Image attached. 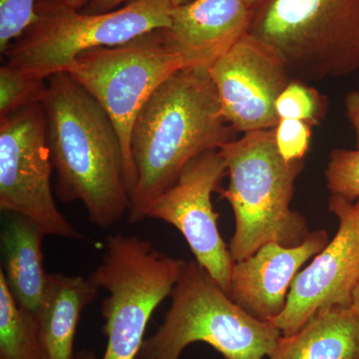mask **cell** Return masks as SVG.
<instances>
[{
  "mask_svg": "<svg viewBox=\"0 0 359 359\" xmlns=\"http://www.w3.org/2000/svg\"><path fill=\"white\" fill-rule=\"evenodd\" d=\"M327 107V97L302 80L294 78L283 89L276 103L278 120H301L313 127L323 119Z\"/></svg>",
  "mask_w": 359,
  "mask_h": 359,
  "instance_id": "obj_20",
  "label": "cell"
},
{
  "mask_svg": "<svg viewBox=\"0 0 359 359\" xmlns=\"http://www.w3.org/2000/svg\"><path fill=\"white\" fill-rule=\"evenodd\" d=\"M349 309H351L353 313L359 318V271L355 283H354L353 292H351Z\"/></svg>",
  "mask_w": 359,
  "mask_h": 359,
  "instance_id": "obj_27",
  "label": "cell"
},
{
  "mask_svg": "<svg viewBox=\"0 0 359 359\" xmlns=\"http://www.w3.org/2000/svg\"><path fill=\"white\" fill-rule=\"evenodd\" d=\"M48 82L44 78L6 63L0 68V118L43 102Z\"/></svg>",
  "mask_w": 359,
  "mask_h": 359,
  "instance_id": "obj_19",
  "label": "cell"
},
{
  "mask_svg": "<svg viewBox=\"0 0 359 359\" xmlns=\"http://www.w3.org/2000/svg\"><path fill=\"white\" fill-rule=\"evenodd\" d=\"M47 120L41 103L0 118V209L22 215L45 235L85 238L59 211L52 194Z\"/></svg>",
  "mask_w": 359,
  "mask_h": 359,
  "instance_id": "obj_9",
  "label": "cell"
},
{
  "mask_svg": "<svg viewBox=\"0 0 359 359\" xmlns=\"http://www.w3.org/2000/svg\"><path fill=\"white\" fill-rule=\"evenodd\" d=\"M39 0H0V52L6 53L39 18Z\"/></svg>",
  "mask_w": 359,
  "mask_h": 359,
  "instance_id": "obj_22",
  "label": "cell"
},
{
  "mask_svg": "<svg viewBox=\"0 0 359 359\" xmlns=\"http://www.w3.org/2000/svg\"><path fill=\"white\" fill-rule=\"evenodd\" d=\"M328 211L339 219V229L325 249L295 276L285 311L271 321L282 335L299 332L321 309L349 308L359 271V199L332 195Z\"/></svg>",
  "mask_w": 359,
  "mask_h": 359,
  "instance_id": "obj_11",
  "label": "cell"
},
{
  "mask_svg": "<svg viewBox=\"0 0 359 359\" xmlns=\"http://www.w3.org/2000/svg\"><path fill=\"white\" fill-rule=\"evenodd\" d=\"M244 1L247 2V4L252 8V7L256 6L259 2H261L262 0H244Z\"/></svg>",
  "mask_w": 359,
  "mask_h": 359,
  "instance_id": "obj_29",
  "label": "cell"
},
{
  "mask_svg": "<svg viewBox=\"0 0 359 359\" xmlns=\"http://www.w3.org/2000/svg\"><path fill=\"white\" fill-rule=\"evenodd\" d=\"M99 289L91 276L49 273L37 313L43 359H74L80 316L95 299Z\"/></svg>",
  "mask_w": 359,
  "mask_h": 359,
  "instance_id": "obj_16",
  "label": "cell"
},
{
  "mask_svg": "<svg viewBox=\"0 0 359 359\" xmlns=\"http://www.w3.org/2000/svg\"><path fill=\"white\" fill-rule=\"evenodd\" d=\"M347 119L355 133L356 149H359V91H351L347 94L346 101Z\"/></svg>",
  "mask_w": 359,
  "mask_h": 359,
  "instance_id": "obj_25",
  "label": "cell"
},
{
  "mask_svg": "<svg viewBox=\"0 0 359 359\" xmlns=\"http://www.w3.org/2000/svg\"><path fill=\"white\" fill-rule=\"evenodd\" d=\"M330 242L325 230L311 231L295 247L271 242L252 256L235 262L231 271L230 297L257 320L271 323L287 306L290 287L309 259Z\"/></svg>",
  "mask_w": 359,
  "mask_h": 359,
  "instance_id": "obj_13",
  "label": "cell"
},
{
  "mask_svg": "<svg viewBox=\"0 0 359 359\" xmlns=\"http://www.w3.org/2000/svg\"><path fill=\"white\" fill-rule=\"evenodd\" d=\"M157 332L144 340L137 359H180L204 342L226 359H264L282 332L238 306L197 262H186Z\"/></svg>",
  "mask_w": 359,
  "mask_h": 359,
  "instance_id": "obj_5",
  "label": "cell"
},
{
  "mask_svg": "<svg viewBox=\"0 0 359 359\" xmlns=\"http://www.w3.org/2000/svg\"><path fill=\"white\" fill-rule=\"evenodd\" d=\"M228 170L229 186L221 198L235 217L229 249L233 262L276 242L299 245L309 237L308 221L290 209L294 184L304 161L287 162L276 148L273 129L245 133L219 149Z\"/></svg>",
  "mask_w": 359,
  "mask_h": 359,
  "instance_id": "obj_3",
  "label": "cell"
},
{
  "mask_svg": "<svg viewBox=\"0 0 359 359\" xmlns=\"http://www.w3.org/2000/svg\"><path fill=\"white\" fill-rule=\"evenodd\" d=\"M209 76L236 132L275 128L276 100L292 77L273 52L245 35L212 66Z\"/></svg>",
  "mask_w": 359,
  "mask_h": 359,
  "instance_id": "obj_12",
  "label": "cell"
},
{
  "mask_svg": "<svg viewBox=\"0 0 359 359\" xmlns=\"http://www.w3.org/2000/svg\"><path fill=\"white\" fill-rule=\"evenodd\" d=\"M228 175L219 150H209L184 168L173 186L151 205L147 218L160 219L183 235L196 257L212 280L230 294L233 262L218 228L212 193L222 191Z\"/></svg>",
  "mask_w": 359,
  "mask_h": 359,
  "instance_id": "obj_10",
  "label": "cell"
},
{
  "mask_svg": "<svg viewBox=\"0 0 359 359\" xmlns=\"http://www.w3.org/2000/svg\"><path fill=\"white\" fill-rule=\"evenodd\" d=\"M0 242L7 285L18 304L37 318L49 273L44 268L43 230L16 212H4Z\"/></svg>",
  "mask_w": 359,
  "mask_h": 359,
  "instance_id": "obj_15",
  "label": "cell"
},
{
  "mask_svg": "<svg viewBox=\"0 0 359 359\" xmlns=\"http://www.w3.org/2000/svg\"><path fill=\"white\" fill-rule=\"evenodd\" d=\"M131 0H91L87 4L85 13H109L114 9L119 8L122 4H126ZM174 6H183L192 0H169Z\"/></svg>",
  "mask_w": 359,
  "mask_h": 359,
  "instance_id": "obj_24",
  "label": "cell"
},
{
  "mask_svg": "<svg viewBox=\"0 0 359 359\" xmlns=\"http://www.w3.org/2000/svg\"><path fill=\"white\" fill-rule=\"evenodd\" d=\"M0 359H43L39 321L14 299L0 271Z\"/></svg>",
  "mask_w": 359,
  "mask_h": 359,
  "instance_id": "obj_18",
  "label": "cell"
},
{
  "mask_svg": "<svg viewBox=\"0 0 359 359\" xmlns=\"http://www.w3.org/2000/svg\"><path fill=\"white\" fill-rule=\"evenodd\" d=\"M91 0H39L41 4H51V6H59L68 7V8L80 11L82 7L89 4Z\"/></svg>",
  "mask_w": 359,
  "mask_h": 359,
  "instance_id": "obj_26",
  "label": "cell"
},
{
  "mask_svg": "<svg viewBox=\"0 0 359 359\" xmlns=\"http://www.w3.org/2000/svg\"><path fill=\"white\" fill-rule=\"evenodd\" d=\"M182 69L183 59L168 44L163 29L126 43L84 52L66 68L114 124L124 152L130 198L137 182L130 148L137 116L156 90Z\"/></svg>",
  "mask_w": 359,
  "mask_h": 359,
  "instance_id": "obj_8",
  "label": "cell"
},
{
  "mask_svg": "<svg viewBox=\"0 0 359 359\" xmlns=\"http://www.w3.org/2000/svg\"><path fill=\"white\" fill-rule=\"evenodd\" d=\"M248 34L299 80L359 70V0H262Z\"/></svg>",
  "mask_w": 359,
  "mask_h": 359,
  "instance_id": "obj_4",
  "label": "cell"
},
{
  "mask_svg": "<svg viewBox=\"0 0 359 359\" xmlns=\"http://www.w3.org/2000/svg\"><path fill=\"white\" fill-rule=\"evenodd\" d=\"M252 7L244 0H192L174 6L168 44L183 59L184 69L209 73L212 66L249 32Z\"/></svg>",
  "mask_w": 359,
  "mask_h": 359,
  "instance_id": "obj_14",
  "label": "cell"
},
{
  "mask_svg": "<svg viewBox=\"0 0 359 359\" xmlns=\"http://www.w3.org/2000/svg\"><path fill=\"white\" fill-rule=\"evenodd\" d=\"M224 119L209 73L182 69L172 75L142 108L132 130L131 148L137 182L128 221L147 218L151 205L190 161L219 150L235 139Z\"/></svg>",
  "mask_w": 359,
  "mask_h": 359,
  "instance_id": "obj_2",
  "label": "cell"
},
{
  "mask_svg": "<svg viewBox=\"0 0 359 359\" xmlns=\"http://www.w3.org/2000/svg\"><path fill=\"white\" fill-rule=\"evenodd\" d=\"M185 263L136 236L107 238L102 262L90 275L108 292L101 309L107 337L102 359L138 358L151 316L171 297Z\"/></svg>",
  "mask_w": 359,
  "mask_h": 359,
  "instance_id": "obj_7",
  "label": "cell"
},
{
  "mask_svg": "<svg viewBox=\"0 0 359 359\" xmlns=\"http://www.w3.org/2000/svg\"><path fill=\"white\" fill-rule=\"evenodd\" d=\"M173 8L169 0H131L109 13H85L39 2V18L7 49L6 63L48 79L84 52L169 27Z\"/></svg>",
  "mask_w": 359,
  "mask_h": 359,
  "instance_id": "obj_6",
  "label": "cell"
},
{
  "mask_svg": "<svg viewBox=\"0 0 359 359\" xmlns=\"http://www.w3.org/2000/svg\"><path fill=\"white\" fill-rule=\"evenodd\" d=\"M327 187L332 196L359 199V149H334L325 169Z\"/></svg>",
  "mask_w": 359,
  "mask_h": 359,
  "instance_id": "obj_21",
  "label": "cell"
},
{
  "mask_svg": "<svg viewBox=\"0 0 359 359\" xmlns=\"http://www.w3.org/2000/svg\"><path fill=\"white\" fill-rule=\"evenodd\" d=\"M74 359H97L95 353L90 351H81L77 354H75Z\"/></svg>",
  "mask_w": 359,
  "mask_h": 359,
  "instance_id": "obj_28",
  "label": "cell"
},
{
  "mask_svg": "<svg viewBox=\"0 0 359 359\" xmlns=\"http://www.w3.org/2000/svg\"><path fill=\"white\" fill-rule=\"evenodd\" d=\"M313 126L294 119H280L273 133L276 148L287 162L304 161L311 145Z\"/></svg>",
  "mask_w": 359,
  "mask_h": 359,
  "instance_id": "obj_23",
  "label": "cell"
},
{
  "mask_svg": "<svg viewBox=\"0 0 359 359\" xmlns=\"http://www.w3.org/2000/svg\"><path fill=\"white\" fill-rule=\"evenodd\" d=\"M269 359H359V318L346 306L318 311L292 335H282Z\"/></svg>",
  "mask_w": 359,
  "mask_h": 359,
  "instance_id": "obj_17",
  "label": "cell"
},
{
  "mask_svg": "<svg viewBox=\"0 0 359 359\" xmlns=\"http://www.w3.org/2000/svg\"><path fill=\"white\" fill-rule=\"evenodd\" d=\"M47 82L42 105L56 195L63 203L81 202L92 224L110 228L130 208L119 135L100 104L67 72Z\"/></svg>",
  "mask_w": 359,
  "mask_h": 359,
  "instance_id": "obj_1",
  "label": "cell"
}]
</instances>
